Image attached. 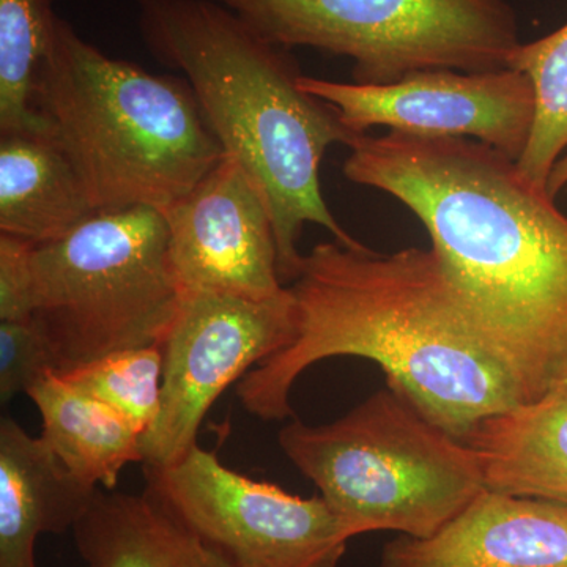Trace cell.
<instances>
[{
	"mask_svg": "<svg viewBox=\"0 0 567 567\" xmlns=\"http://www.w3.org/2000/svg\"><path fill=\"white\" fill-rule=\"evenodd\" d=\"M58 372V361L35 319L0 323V401L28 394L43 377Z\"/></svg>",
	"mask_w": 567,
	"mask_h": 567,
	"instance_id": "44dd1931",
	"label": "cell"
},
{
	"mask_svg": "<svg viewBox=\"0 0 567 567\" xmlns=\"http://www.w3.org/2000/svg\"><path fill=\"white\" fill-rule=\"evenodd\" d=\"M380 567H567V505L484 488L436 535L385 544Z\"/></svg>",
	"mask_w": 567,
	"mask_h": 567,
	"instance_id": "7c38bea8",
	"label": "cell"
},
{
	"mask_svg": "<svg viewBox=\"0 0 567 567\" xmlns=\"http://www.w3.org/2000/svg\"><path fill=\"white\" fill-rule=\"evenodd\" d=\"M292 342L249 371L237 394L264 421L293 415L290 391L319 361H374L421 410L464 439L476 424L524 404L513 377L468 323L434 249L393 254L330 241L305 254L290 282Z\"/></svg>",
	"mask_w": 567,
	"mask_h": 567,
	"instance_id": "7a4b0ae2",
	"label": "cell"
},
{
	"mask_svg": "<svg viewBox=\"0 0 567 567\" xmlns=\"http://www.w3.org/2000/svg\"><path fill=\"white\" fill-rule=\"evenodd\" d=\"M547 192L554 199L558 194L567 192V152L558 159L554 169H551L547 182Z\"/></svg>",
	"mask_w": 567,
	"mask_h": 567,
	"instance_id": "603a6c76",
	"label": "cell"
},
{
	"mask_svg": "<svg viewBox=\"0 0 567 567\" xmlns=\"http://www.w3.org/2000/svg\"><path fill=\"white\" fill-rule=\"evenodd\" d=\"M144 475L145 492L234 567H338L352 539L322 496L241 475L199 445Z\"/></svg>",
	"mask_w": 567,
	"mask_h": 567,
	"instance_id": "ba28073f",
	"label": "cell"
},
{
	"mask_svg": "<svg viewBox=\"0 0 567 567\" xmlns=\"http://www.w3.org/2000/svg\"><path fill=\"white\" fill-rule=\"evenodd\" d=\"M462 440L488 491L567 505V382L486 417Z\"/></svg>",
	"mask_w": 567,
	"mask_h": 567,
	"instance_id": "5bb4252c",
	"label": "cell"
},
{
	"mask_svg": "<svg viewBox=\"0 0 567 567\" xmlns=\"http://www.w3.org/2000/svg\"><path fill=\"white\" fill-rule=\"evenodd\" d=\"M278 47L353 62L354 84L425 70L509 69L520 47L507 0H215Z\"/></svg>",
	"mask_w": 567,
	"mask_h": 567,
	"instance_id": "52a82bcc",
	"label": "cell"
},
{
	"mask_svg": "<svg viewBox=\"0 0 567 567\" xmlns=\"http://www.w3.org/2000/svg\"><path fill=\"white\" fill-rule=\"evenodd\" d=\"M100 488L78 480L41 436L0 421V567H37L41 535L73 529Z\"/></svg>",
	"mask_w": 567,
	"mask_h": 567,
	"instance_id": "4fadbf2b",
	"label": "cell"
},
{
	"mask_svg": "<svg viewBox=\"0 0 567 567\" xmlns=\"http://www.w3.org/2000/svg\"><path fill=\"white\" fill-rule=\"evenodd\" d=\"M59 18L52 0H0V136L51 133L35 107V85Z\"/></svg>",
	"mask_w": 567,
	"mask_h": 567,
	"instance_id": "ac0fdd59",
	"label": "cell"
},
{
	"mask_svg": "<svg viewBox=\"0 0 567 567\" xmlns=\"http://www.w3.org/2000/svg\"><path fill=\"white\" fill-rule=\"evenodd\" d=\"M145 48L181 71L226 155L262 189L274 218L282 282H293L306 224L346 248H364L327 205L320 166L331 145L352 147L353 132L330 103L305 92L290 50L260 35L215 0H134ZM368 134V133H365Z\"/></svg>",
	"mask_w": 567,
	"mask_h": 567,
	"instance_id": "3957f363",
	"label": "cell"
},
{
	"mask_svg": "<svg viewBox=\"0 0 567 567\" xmlns=\"http://www.w3.org/2000/svg\"><path fill=\"white\" fill-rule=\"evenodd\" d=\"M297 311L289 287L270 298L182 290L162 341V409L142 436V465L163 468L197 445L208 410L234 383L292 342Z\"/></svg>",
	"mask_w": 567,
	"mask_h": 567,
	"instance_id": "9c48e42d",
	"label": "cell"
},
{
	"mask_svg": "<svg viewBox=\"0 0 567 567\" xmlns=\"http://www.w3.org/2000/svg\"><path fill=\"white\" fill-rule=\"evenodd\" d=\"M95 213L80 174L51 133L0 136V234L52 244Z\"/></svg>",
	"mask_w": 567,
	"mask_h": 567,
	"instance_id": "9a60e30c",
	"label": "cell"
},
{
	"mask_svg": "<svg viewBox=\"0 0 567 567\" xmlns=\"http://www.w3.org/2000/svg\"><path fill=\"white\" fill-rule=\"evenodd\" d=\"M37 245L24 238L0 234V320L32 319L35 303Z\"/></svg>",
	"mask_w": 567,
	"mask_h": 567,
	"instance_id": "7402d4cb",
	"label": "cell"
},
{
	"mask_svg": "<svg viewBox=\"0 0 567 567\" xmlns=\"http://www.w3.org/2000/svg\"><path fill=\"white\" fill-rule=\"evenodd\" d=\"M125 417L142 436L151 431L162 409V346L107 354L93 363L59 372Z\"/></svg>",
	"mask_w": 567,
	"mask_h": 567,
	"instance_id": "ffe728a7",
	"label": "cell"
},
{
	"mask_svg": "<svg viewBox=\"0 0 567 567\" xmlns=\"http://www.w3.org/2000/svg\"><path fill=\"white\" fill-rule=\"evenodd\" d=\"M33 265V319L58 372L162 344L181 301L155 208L96 212L61 240L37 245Z\"/></svg>",
	"mask_w": 567,
	"mask_h": 567,
	"instance_id": "8992f818",
	"label": "cell"
},
{
	"mask_svg": "<svg viewBox=\"0 0 567 567\" xmlns=\"http://www.w3.org/2000/svg\"><path fill=\"white\" fill-rule=\"evenodd\" d=\"M278 442L352 537L427 539L486 488L472 447L388 380L333 423L284 425Z\"/></svg>",
	"mask_w": 567,
	"mask_h": 567,
	"instance_id": "5b68a950",
	"label": "cell"
},
{
	"mask_svg": "<svg viewBox=\"0 0 567 567\" xmlns=\"http://www.w3.org/2000/svg\"><path fill=\"white\" fill-rule=\"evenodd\" d=\"M347 181L420 219L477 338L524 404L567 382V215L516 159L465 137L363 134Z\"/></svg>",
	"mask_w": 567,
	"mask_h": 567,
	"instance_id": "6da1fadb",
	"label": "cell"
},
{
	"mask_svg": "<svg viewBox=\"0 0 567 567\" xmlns=\"http://www.w3.org/2000/svg\"><path fill=\"white\" fill-rule=\"evenodd\" d=\"M509 69L527 74L536 95L535 126L517 166L547 189L551 169L567 152V22L543 39L522 43Z\"/></svg>",
	"mask_w": 567,
	"mask_h": 567,
	"instance_id": "d6986e66",
	"label": "cell"
},
{
	"mask_svg": "<svg viewBox=\"0 0 567 567\" xmlns=\"http://www.w3.org/2000/svg\"><path fill=\"white\" fill-rule=\"evenodd\" d=\"M162 212L167 254L182 290H210L249 298L286 289L270 205L233 156Z\"/></svg>",
	"mask_w": 567,
	"mask_h": 567,
	"instance_id": "8fae6325",
	"label": "cell"
},
{
	"mask_svg": "<svg viewBox=\"0 0 567 567\" xmlns=\"http://www.w3.org/2000/svg\"><path fill=\"white\" fill-rule=\"evenodd\" d=\"M35 107L96 212L164 210L226 155L185 78L111 58L62 18Z\"/></svg>",
	"mask_w": 567,
	"mask_h": 567,
	"instance_id": "277c9868",
	"label": "cell"
},
{
	"mask_svg": "<svg viewBox=\"0 0 567 567\" xmlns=\"http://www.w3.org/2000/svg\"><path fill=\"white\" fill-rule=\"evenodd\" d=\"M28 395L40 412L41 439L82 483L114 491L126 465L142 464L140 432L59 372Z\"/></svg>",
	"mask_w": 567,
	"mask_h": 567,
	"instance_id": "e0dca14e",
	"label": "cell"
},
{
	"mask_svg": "<svg viewBox=\"0 0 567 567\" xmlns=\"http://www.w3.org/2000/svg\"><path fill=\"white\" fill-rule=\"evenodd\" d=\"M305 92L330 103L353 132L374 126L420 136L465 137L520 159L532 137L536 95L514 69L425 70L386 85L347 84L301 74Z\"/></svg>",
	"mask_w": 567,
	"mask_h": 567,
	"instance_id": "30bf717a",
	"label": "cell"
},
{
	"mask_svg": "<svg viewBox=\"0 0 567 567\" xmlns=\"http://www.w3.org/2000/svg\"><path fill=\"white\" fill-rule=\"evenodd\" d=\"M73 535L87 567H234L145 491L100 488Z\"/></svg>",
	"mask_w": 567,
	"mask_h": 567,
	"instance_id": "2e32d148",
	"label": "cell"
}]
</instances>
